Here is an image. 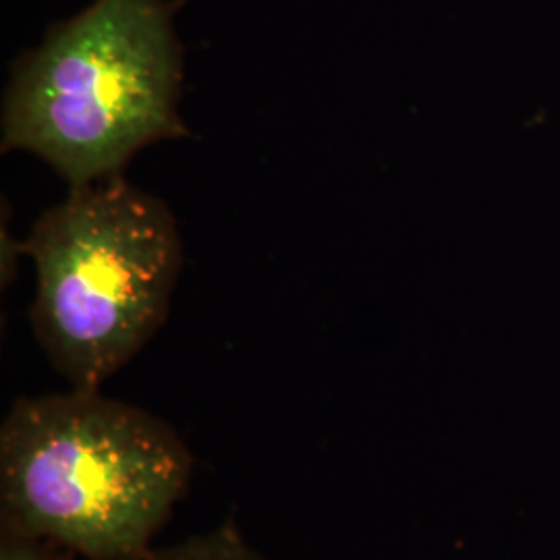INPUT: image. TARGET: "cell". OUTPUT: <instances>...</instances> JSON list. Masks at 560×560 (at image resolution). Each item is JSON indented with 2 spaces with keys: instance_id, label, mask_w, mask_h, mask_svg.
<instances>
[{
  "instance_id": "cell-1",
  "label": "cell",
  "mask_w": 560,
  "mask_h": 560,
  "mask_svg": "<svg viewBox=\"0 0 560 560\" xmlns=\"http://www.w3.org/2000/svg\"><path fill=\"white\" fill-rule=\"evenodd\" d=\"M194 467L175 425L102 388L20 397L0 425V534L148 560Z\"/></svg>"
},
{
  "instance_id": "cell-2",
  "label": "cell",
  "mask_w": 560,
  "mask_h": 560,
  "mask_svg": "<svg viewBox=\"0 0 560 560\" xmlns=\"http://www.w3.org/2000/svg\"><path fill=\"white\" fill-rule=\"evenodd\" d=\"M183 48L164 0H94L13 62L2 152H30L69 189L122 175L152 143L189 138Z\"/></svg>"
},
{
  "instance_id": "cell-3",
  "label": "cell",
  "mask_w": 560,
  "mask_h": 560,
  "mask_svg": "<svg viewBox=\"0 0 560 560\" xmlns=\"http://www.w3.org/2000/svg\"><path fill=\"white\" fill-rule=\"evenodd\" d=\"M20 252L36 266L32 330L60 378L83 390L154 339L183 268L173 210L122 175L69 189Z\"/></svg>"
},
{
  "instance_id": "cell-4",
  "label": "cell",
  "mask_w": 560,
  "mask_h": 560,
  "mask_svg": "<svg viewBox=\"0 0 560 560\" xmlns=\"http://www.w3.org/2000/svg\"><path fill=\"white\" fill-rule=\"evenodd\" d=\"M148 560H272L241 534L231 521L219 527L189 536L173 546L154 548Z\"/></svg>"
},
{
  "instance_id": "cell-5",
  "label": "cell",
  "mask_w": 560,
  "mask_h": 560,
  "mask_svg": "<svg viewBox=\"0 0 560 560\" xmlns=\"http://www.w3.org/2000/svg\"><path fill=\"white\" fill-rule=\"evenodd\" d=\"M0 560H83L44 541L21 540L0 534Z\"/></svg>"
}]
</instances>
